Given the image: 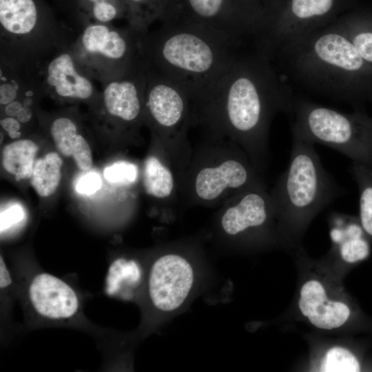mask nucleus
I'll list each match as a JSON object with an SVG mask.
<instances>
[{"label":"nucleus","mask_w":372,"mask_h":372,"mask_svg":"<svg viewBox=\"0 0 372 372\" xmlns=\"http://www.w3.org/2000/svg\"><path fill=\"white\" fill-rule=\"evenodd\" d=\"M292 94L271 59L253 45L240 52L216 85L192 104L193 125L200 126L205 136L238 144L262 174L271 121L278 112L288 114Z\"/></svg>","instance_id":"f257e3e1"},{"label":"nucleus","mask_w":372,"mask_h":372,"mask_svg":"<svg viewBox=\"0 0 372 372\" xmlns=\"http://www.w3.org/2000/svg\"><path fill=\"white\" fill-rule=\"evenodd\" d=\"M159 22L157 29L141 34L143 61L183 86L193 103L226 73L242 45L220 32L186 20Z\"/></svg>","instance_id":"f03ea898"},{"label":"nucleus","mask_w":372,"mask_h":372,"mask_svg":"<svg viewBox=\"0 0 372 372\" xmlns=\"http://www.w3.org/2000/svg\"><path fill=\"white\" fill-rule=\"evenodd\" d=\"M275 59L314 93L355 105L372 102V65L333 21L285 44Z\"/></svg>","instance_id":"7ed1b4c3"},{"label":"nucleus","mask_w":372,"mask_h":372,"mask_svg":"<svg viewBox=\"0 0 372 372\" xmlns=\"http://www.w3.org/2000/svg\"><path fill=\"white\" fill-rule=\"evenodd\" d=\"M265 184L246 152L225 138L205 136L193 150L180 196L189 205H222L248 188Z\"/></svg>","instance_id":"20e7f679"},{"label":"nucleus","mask_w":372,"mask_h":372,"mask_svg":"<svg viewBox=\"0 0 372 372\" xmlns=\"http://www.w3.org/2000/svg\"><path fill=\"white\" fill-rule=\"evenodd\" d=\"M314 145L292 135L288 166L269 191L276 218L291 228L302 226L342 192L323 167Z\"/></svg>","instance_id":"39448f33"},{"label":"nucleus","mask_w":372,"mask_h":372,"mask_svg":"<svg viewBox=\"0 0 372 372\" xmlns=\"http://www.w3.org/2000/svg\"><path fill=\"white\" fill-rule=\"evenodd\" d=\"M292 135L333 148L372 171V116L345 113L292 94Z\"/></svg>","instance_id":"423d86ee"},{"label":"nucleus","mask_w":372,"mask_h":372,"mask_svg":"<svg viewBox=\"0 0 372 372\" xmlns=\"http://www.w3.org/2000/svg\"><path fill=\"white\" fill-rule=\"evenodd\" d=\"M1 63L32 66L67 43L52 10L42 0H0Z\"/></svg>","instance_id":"0eeeda50"},{"label":"nucleus","mask_w":372,"mask_h":372,"mask_svg":"<svg viewBox=\"0 0 372 372\" xmlns=\"http://www.w3.org/2000/svg\"><path fill=\"white\" fill-rule=\"evenodd\" d=\"M146 69L144 121L152 130L155 143L183 175L193 152L187 138L193 125L191 96L176 81L147 65Z\"/></svg>","instance_id":"6e6552de"},{"label":"nucleus","mask_w":372,"mask_h":372,"mask_svg":"<svg viewBox=\"0 0 372 372\" xmlns=\"http://www.w3.org/2000/svg\"><path fill=\"white\" fill-rule=\"evenodd\" d=\"M83 28L70 48L81 68L101 83L121 76L141 64V32L129 25L82 21Z\"/></svg>","instance_id":"1a4fd4ad"},{"label":"nucleus","mask_w":372,"mask_h":372,"mask_svg":"<svg viewBox=\"0 0 372 372\" xmlns=\"http://www.w3.org/2000/svg\"><path fill=\"white\" fill-rule=\"evenodd\" d=\"M355 7L354 0H277L254 45L271 59L285 44Z\"/></svg>","instance_id":"9d476101"},{"label":"nucleus","mask_w":372,"mask_h":372,"mask_svg":"<svg viewBox=\"0 0 372 372\" xmlns=\"http://www.w3.org/2000/svg\"><path fill=\"white\" fill-rule=\"evenodd\" d=\"M264 17L260 0H172L164 19H180L220 32L242 45L254 43Z\"/></svg>","instance_id":"9b49d317"},{"label":"nucleus","mask_w":372,"mask_h":372,"mask_svg":"<svg viewBox=\"0 0 372 372\" xmlns=\"http://www.w3.org/2000/svg\"><path fill=\"white\" fill-rule=\"evenodd\" d=\"M221 205L216 214V229L228 241L265 238L276 218L266 184L245 189Z\"/></svg>","instance_id":"f8f14e48"},{"label":"nucleus","mask_w":372,"mask_h":372,"mask_svg":"<svg viewBox=\"0 0 372 372\" xmlns=\"http://www.w3.org/2000/svg\"><path fill=\"white\" fill-rule=\"evenodd\" d=\"M34 85L57 98L87 101L97 96L93 79L81 68L70 48L59 45L28 70Z\"/></svg>","instance_id":"ddd939ff"},{"label":"nucleus","mask_w":372,"mask_h":372,"mask_svg":"<svg viewBox=\"0 0 372 372\" xmlns=\"http://www.w3.org/2000/svg\"><path fill=\"white\" fill-rule=\"evenodd\" d=\"M196 280L194 266L187 256L174 250L162 254L149 271L147 293L152 304L163 313L175 312L190 296Z\"/></svg>","instance_id":"4468645a"},{"label":"nucleus","mask_w":372,"mask_h":372,"mask_svg":"<svg viewBox=\"0 0 372 372\" xmlns=\"http://www.w3.org/2000/svg\"><path fill=\"white\" fill-rule=\"evenodd\" d=\"M147 80L145 62L124 75L102 83L101 101L106 114L122 127H136L144 120Z\"/></svg>","instance_id":"2eb2a0df"},{"label":"nucleus","mask_w":372,"mask_h":372,"mask_svg":"<svg viewBox=\"0 0 372 372\" xmlns=\"http://www.w3.org/2000/svg\"><path fill=\"white\" fill-rule=\"evenodd\" d=\"M30 302L41 316L51 319H65L78 311L75 291L60 278L47 273L37 275L29 287Z\"/></svg>","instance_id":"dca6fc26"},{"label":"nucleus","mask_w":372,"mask_h":372,"mask_svg":"<svg viewBox=\"0 0 372 372\" xmlns=\"http://www.w3.org/2000/svg\"><path fill=\"white\" fill-rule=\"evenodd\" d=\"M298 307L312 325L323 330L340 327L351 315L346 304L327 298L324 286L316 280L307 281L302 286Z\"/></svg>","instance_id":"f3484780"},{"label":"nucleus","mask_w":372,"mask_h":372,"mask_svg":"<svg viewBox=\"0 0 372 372\" xmlns=\"http://www.w3.org/2000/svg\"><path fill=\"white\" fill-rule=\"evenodd\" d=\"M155 153L144 161L142 183L145 193L168 205L175 204L180 196L182 175L157 144Z\"/></svg>","instance_id":"a211bd4d"},{"label":"nucleus","mask_w":372,"mask_h":372,"mask_svg":"<svg viewBox=\"0 0 372 372\" xmlns=\"http://www.w3.org/2000/svg\"><path fill=\"white\" fill-rule=\"evenodd\" d=\"M50 132L58 152L72 157L78 168L87 171L92 167V156L85 138L79 133L78 126L68 116H59L51 123Z\"/></svg>","instance_id":"6ab92c4d"},{"label":"nucleus","mask_w":372,"mask_h":372,"mask_svg":"<svg viewBox=\"0 0 372 372\" xmlns=\"http://www.w3.org/2000/svg\"><path fill=\"white\" fill-rule=\"evenodd\" d=\"M333 23L344 32L361 56L372 65V11L355 8L341 14Z\"/></svg>","instance_id":"aec40b11"},{"label":"nucleus","mask_w":372,"mask_h":372,"mask_svg":"<svg viewBox=\"0 0 372 372\" xmlns=\"http://www.w3.org/2000/svg\"><path fill=\"white\" fill-rule=\"evenodd\" d=\"M121 7L127 24L139 32L163 20L170 12L172 0H114Z\"/></svg>","instance_id":"412c9836"},{"label":"nucleus","mask_w":372,"mask_h":372,"mask_svg":"<svg viewBox=\"0 0 372 372\" xmlns=\"http://www.w3.org/2000/svg\"><path fill=\"white\" fill-rule=\"evenodd\" d=\"M38 151L39 146L32 140L14 141L6 145L2 150V166L17 180L30 178Z\"/></svg>","instance_id":"4be33fe9"},{"label":"nucleus","mask_w":372,"mask_h":372,"mask_svg":"<svg viewBox=\"0 0 372 372\" xmlns=\"http://www.w3.org/2000/svg\"><path fill=\"white\" fill-rule=\"evenodd\" d=\"M63 161L58 153L50 152L36 160L30 184L41 197L52 196L61 180Z\"/></svg>","instance_id":"5701e85b"},{"label":"nucleus","mask_w":372,"mask_h":372,"mask_svg":"<svg viewBox=\"0 0 372 372\" xmlns=\"http://www.w3.org/2000/svg\"><path fill=\"white\" fill-rule=\"evenodd\" d=\"M349 172L359 190L360 224L364 233L372 238V171L353 162Z\"/></svg>","instance_id":"b1692460"},{"label":"nucleus","mask_w":372,"mask_h":372,"mask_svg":"<svg viewBox=\"0 0 372 372\" xmlns=\"http://www.w3.org/2000/svg\"><path fill=\"white\" fill-rule=\"evenodd\" d=\"M140 277L141 271L136 262L118 258L108 268L105 280V292L109 296L116 295L123 286L136 283Z\"/></svg>","instance_id":"393cba45"},{"label":"nucleus","mask_w":372,"mask_h":372,"mask_svg":"<svg viewBox=\"0 0 372 372\" xmlns=\"http://www.w3.org/2000/svg\"><path fill=\"white\" fill-rule=\"evenodd\" d=\"M360 364L348 349L335 347L326 353L320 368L324 372H357L360 371Z\"/></svg>","instance_id":"a878e982"},{"label":"nucleus","mask_w":372,"mask_h":372,"mask_svg":"<svg viewBox=\"0 0 372 372\" xmlns=\"http://www.w3.org/2000/svg\"><path fill=\"white\" fill-rule=\"evenodd\" d=\"M340 246L342 258L348 263H355L366 258L370 252L369 245L364 236L350 237L345 232Z\"/></svg>","instance_id":"bb28decb"},{"label":"nucleus","mask_w":372,"mask_h":372,"mask_svg":"<svg viewBox=\"0 0 372 372\" xmlns=\"http://www.w3.org/2000/svg\"><path fill=\"white\" fill-rule=\"evenodd\" d=\"M136 172L134 165L125 161H118L107 167L104 169L103 176L112 183H130L136 179Z\"/></svg>","instance_id":"cd10ccee"},{"label":"nucleus","mask_w":372,"mask_h":372,"mask_svg":"<svg viewBox=\"0 0 372 372\" xmlns=\"http://www.w3.org/2000/svg\"><path fill=\"white\" fill-rule=\"evenodd\" d=\"M23 209L18 205H12L1 211V233L18 224L24 218Z\"/></svg>","instance_id":"c85d7f7f"},{"label":"nucleus","mask_w":372,"mask_h":372,"mask_svg":"<svg viewBox=\"0 0 372 372\" xmlns=\"http://www.w3.org/2000/svg\"><path fill=\"white\" fill-rule=\"evenodd\" d=\"M99 175L95 172H89L83 175L76 185V189L81 194H92L98 191L101 186Z\"/></svg>","instance_id":"c756f323"},{"label":"nucleus","mask_w":372,"mask_h":372,"mask_svg":"<svg viewBox=\"0 0 372 372\" xmlns=\"http://www.w3.org/2000/svg\"><path fill=\"white\" fill-rule=\"evenodd\" d=\"M0 123L11 138L15 139L21 136V124L17 118L11 116L4 117L1 119Z\"/></svg>","instance_id":"7c9ffc66"},{"label":"nucleus","mask_w":372,"mask_h":372,"mask_svg":"<svg viewBox=\"0 0 372 372\" xmlns=\"http://www.w3.org/2000/svg\"><path fill=\"white\" fill-rule=\"evenodd\" d=\"M12 283L11 276L2 256H0V287L4 289Z\"/></svg>","instance_id":"2f4dec72"},{"label":"nucleus","mask_w":372,"mask_h":372,"mask_svg":"<svg viewBox=\"0 0 372 372\" xmlns=\"http://www.w3.org/2000/svg\"><path fill=\"white\" fill-rule=\"evenodd\" d=\"M23 107V103L14 100L12 102L5 105L4 112L8 116L14 117Z\"/></svg>","instance_id":"473e14b6"},{"label":"nucleus","mask_w":372,"mask_h":372,"mask_svg":"<svg viewBox=\"0 0 372 372\" xmlns=\"http://www.w3.org/2000/svg\"><path fill=\"white\" fill-rule=\"evenodd\" d=\"M32 116L30 107L23 106L15 117L21 123H26L31 120Z\"/></svg>","instance_id":"72a5a7b5"},{"label":"nucleus","mask_w":372,"mask_h":372,"mask_svg":"<svg viewBox=\"0 0 372 372\" xmlns=\"http://www.w3.org/2000/svg\"><path fill=\"white\" fill-rule=\"evenodd\" d=\"M276 0H260L263 10H264V15L265 12L269 10V8L273 5Z\"/></svg>","instance_id":"f704fd0d"}]
</instances>
